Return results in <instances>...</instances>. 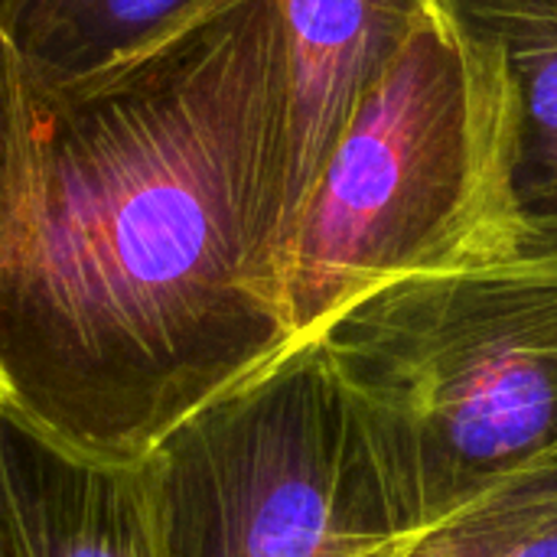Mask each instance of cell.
I'll return each mask as SVG.
<instances>
[{"label": "cell", "mask_w": 557, "mask_h": 557, "mask_svg": "<svg viewBox=\"0 0 557 557\" xmlns=\"http://www.w3.org/2000/svg\"><path fill=\"white\" fill-rule=\"evenodd\" d=\"M509 225L486 85L434 7L366 95L307 193L284 258L294 336L405 274L457 264Z\"/></svg>", "instance_id": "obj_3"}, {"label": "cell", "mask_w": 557, "mask_h": 557, "mask_svg": "<svg viewBox=\"0 0 557 557\" xmlns=\"http://www.w3.org/2000/svg\"><path fill=\"white\" fill-rule=\"evenodd\" d=\"M219 0H0V29L29 98L137 62Z\"/></svg>", "instance_id": "obj_8"}, {"label": "cell", "mask_w": 557, "mask_h": 557, "mask_svg": "<svg viewBox=\"0 0 557 557\" xmlns=\"http://www.w3.org/2000/svg\"><path fill=\"white\" fill-rule=\"evenodd\" d=\"M287 98L281 0H219L137 62L29 98V196L0 255L3 411L75 457L140 463L297 339Z\"/></svg>", "instance_id": "obj_1"}, {"label": "cell", "mask_w": 557, "mask_h": 557, "mask_svg": "<svg viewBox=\"0 0 557 557\" xmlns=\"http://www.w3.org/2000/svg\"><path fill=\"white\" fill-rule=\"evenodd\" d=\"M490 95L512 228L557 235V0H434Z\"/></svg>", "instance_id": "obj_5"}, {"label": "cell", "mask_w": 557, "mask_h": 557, "mask_svg": "<svg viewBox=\"0 0 557 557\" xmlns=\"http://www.w3.org/2000/svg\"><path fill=\"white\" fill-rule=\"evenodd\" d=\"M431 10L434 0H281L290 65L284 258L326 157Z\"/></svg>", "instance_id": "obj_6"}, {"label": "cell", "mask_w": 557, "mask_h": 557, "mask_svg": "<svg viewBox=\"0 0 557 557\" xmlns=\"http://www.w3.org/2000/svg\"><path fill=\"white\" fill-rule=\"evenodd\" d=\"M405 539L557 460V235L395 277L313 333Z\"/></svg>", "instance_id": "obj_2"}, {"label": "cell", "mask_w": 557, "mask_h": 557, "mask_svg": "<svg viewBox=\"0 0 557 557\" xmlns=\"http://www.w3.org/2000/svg\"><path fill=\"white\" fill-rule=\"evenodd\" d=\"M0 557H20L16 545H13V535H10V525L3 519V509H0Z\"/></svg>", "instance_id": "obj_11"}, {"label": "cell", "mask_w": 557, "mask_h": 557, "mask_svg": "<svg viewBox=\"0 0 557 557\" xmlns=\"http://www.w3.org/2000/svg\"><path fill=\"white\" fill-rule=\"evenodd\" d=\"M7 408V392H3V382H0V411Z\"/></svg>", "instance_id": "obj_12"}, {"label": "cell", "mask_w": 557, "mask_h": 557, "mask_svg": "<svg viewBox=\"0 0 557 557\" xmlns=\"http://www.w3.org/2000/svg\"><path fill=\"white\" fill-rule=\"evenodd\" d=\"M398 557H557V460L414 532Z\"/></svg>", "instance_id": "obj_9"}, {"label": "cell", "mask_w": 557, "mask_h": 557, "mask_svg": "<svg viewBox=\"0 0 557 557\" xmlns=\"http://www.w3.org/2000/svg\"><path fill=\"white\" fill-rule=\"evenodd\" d=\"M0 509L20 557H163L144 463L75 457L0 411Z\"/></svg>", "instance_id": "obj_7"}, {"label": "cell", "mask_w": 557, "mask_h": 557, "mask_svg": "<svg viewBox=\"0 0 557 557\" xmlns=\"http://www.w3.org/2000/svg\"><path fill=\"white\" fill-rule=\"evenodd\" d=\"M140 463L163 557H398L405 545L313 333L193 411Z\"/></svg>", "instance_id": "obj_4"}, {"label": "cell", "mask_w": 557, "mask_h": 557, "mask_svg": "<svg viewBox=\"0 0 557 557\" xmlns=\"http://www.w3.org/2000/svg\"><path fill=\"white\" fill-rule=\"evenodd\" d=\"M33 176V101L23 69L0 29V255L23 215Z\"/></svg>", "instance_id": "obj_10"}]
</instances>
